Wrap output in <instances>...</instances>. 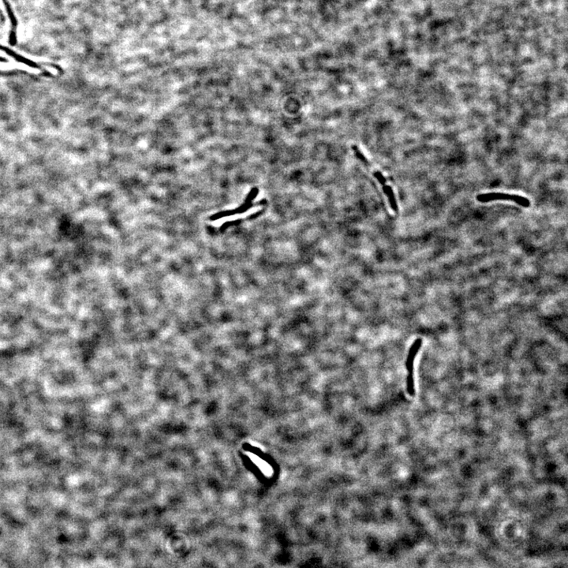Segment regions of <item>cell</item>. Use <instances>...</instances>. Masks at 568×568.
I'll list each match as a JSON object with an SVG mask.
<instances>
[{
	"label": "cell",
	"mask_w": 568,
	"mask_h": 568,
	"mask_svg": "<svg viewBox=\"0 0 568 568\" xmlns=\"http://www.w3.org/2000/svg\"><path fill=\"white\" fill-rule=\"evenodd\" d=\"M0 60H3V59H2L1 58H0Z\"/></svg>",
	"instance_id": "8992f818"
},
{
	"label": "cell",
	"mask_w": 568,
	"mask_h": 568,
	"mask_svg": "<svg viewBox=\"0 0 568 568\" xmlns=\"http://www.w3.org/2000/svg\"><path fill=\"white\" fill-rule=\"evenodd\" d=\"M2 1L5 6V8L7 10V15H8L9 18L11 20V25H12V30H11V35H10V43L11 45H15L17 43L16 31H17V21L15 14H14L13 10L11 8V5L9 4L7 0H2Z\"/></svg>",
	"instance_id": "3957f363"
},
{
	"label": "cell",
	"mask_w": 568,
	"mask_h": 568,
	"mask_svg": "<svg viewBox=\"0 0 568 568\" xmlns=\"http://www.w3.org/2000/svg\"><path fill=\"white\" fill-rule=\"evenodd\" d=\"M477 201L482 203H487L489 201H496V200H510L517 203L518 205H521L524 208H528L530 206V201L524 196H518L515 195L502 194V193H489L484 194L477 196Z\"/></svg>",
	"instance_id": "7a4b0ae2"
},
{
	"label": "cell",
	"mask_w": 568,
	"mask_h": 568,
	"mask_svg": "<svg viewBox=\"0 0 568 568\" xmlns=\"http://www.w3.org/2000/svg\"><path fill=\"white\" fill-rule=\"evenodd\" d=\"M0 51H4L5 53H7V55H10V56H11V57L16 59L17 62H20V63H21V64H26V65H29V66H30V67L40 69V65H39L38 64H36L35 62L31 61V60H30V59H26V58L25 57H22L21 55H17V53H15V51H13L12 50H11V49H8V48H7V47L2 46V45H0Z\"/></svg>",
	"instance_id": "277c9868"
},
{
	"label": "cell",
	"mask_w": 568,
	"mask_h": 568,
	"mask_svg": "<svg viewBox=\"0 0 568 568\" xmlns=\"http://www.w3.org/2000/svg\"><path fill=\"white\" fill-rule=\"evenodd\" d=\"M382 186L384 192H385V195L388 196V198H389V203H390V205H391V209H392L393 211H395V212H397V203H396V201H395V195H394V193H393L392 189H391L390 186L386 185V184H384V185H382Z\"/></svg>",
	"instance_id": "5b68a950"
},
{
	"label": "cell",
	"mask_w": 568,
	"mask_h": 568,
	"mask_svg": "<svg viewBox=\"0 0 568 568\" xmlns=\"http://www.w3.org/2000/svg\"><path fill=\"white\" fill-rule=\"evenodd\" d=\"M422 343V340L421 339H417L414 341V343L410 346L409 352H408L407 358L406 361V367L407 370V380H406V384H407V391L409 395L411 396H414L415 395V389H414V362L417 355H418V351L420 350L421 346Z\"/></svg>",
	"instance_id": "6da1fadb"
}]
</instances>
